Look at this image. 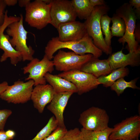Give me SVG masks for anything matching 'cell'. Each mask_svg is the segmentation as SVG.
Returning <instances> with one entry per match:
<instances>
[{"instance_id": "cell-37", "label": "cell", "mask_w": 140, "mask_h": 140, "mask_svg": "<svg viewBox=\"0 0 140 140\" xmlns=\"http://www.w3.org/2000/svg\"><path fill=\"white\" fill-rule=\"evenodd\" d=\"M6 6H13L16 4L18 2L17 0H4Z\"/></svg>"}, {"instance_id": "cell-33", "label": "cell", "mask_w": 140, "mask_h": 140, "mask_svg": "<svg viewBox=\"0 0 140 140\" xmlns=\"http://www.w3.org/2000/svg\"><path fill=\"white\" fill-rule=\"evenodd\" d=\"M140 26H136L134 32V36L136 41L138 43L140 41Z\"/></svg>"}, {"instance_id": "cell-31", "label": "cell", "mask_w": 140, "mask_h": 140, "mask_svg": "<svg viewBox=\"0 0 140 140\" xmlns=\"http://www.w3.org/2000/svg\"><path fill=\"white\" fill-rule=\"evenodd\" d=\"M129 3L132 7H134V9H135L134 10L137 16H138L140 15V0H130L129 1Z\"/></svg>"}, {"instance_id": "cell-19", "label": "cell", "mask_w": 140, "mask_h": 140, "mask_svg": "<svg viewBox=\"0 0 140 140\" xmlns=\"http://www.w3.org/2000/svg\"><path fill=\"white\" fill-rule=\"evenodd\" d=\"M45 78L46 82L52 87L55 93L66 92L77 93L75 86L69 81L59 76L48 73Z\"/></svg>"}, {"instance_id": "cell-1", "label": "cell", "mask_w": 140, "mask_h": 140, "mask_svg": "<svg viewBox=\"0 0 140 140\" xmlns=\"http://www.w3.org/2000/svg\"><path fill=\"white\" fill-rule=\"evenodd\" d=\"M64 48L70 50L79 55L90 54L97 58L100 57L102 54V52L94 45L92 39L87 33L78 41L62 42L58 39V37L52 38L45 47V55L51 60L56 52Z\"/></svg>"}, {"instance_id": "cell-40", "label": "cell", "mask_w": 140, "mask_h": 140, "mask_svg": "<svg viewBox=\"0 0 140 140\" xmlns=\"http://www.w3.org/2000/svg\"></svg>"}, {"instance_id": "cell-15", "label": "cell", "mask_w": 140, "mask_h": 140, "mask_svg": "<svg viewBox=\"0 0 140 140\" xmlns=\"http://www.w3.org/2000/svg\"><path fill=\"white\" fill-rule=\"evenodd\" d=\"M34 86L31 93V100L34 108L41 113L46 106L52 100L55 93L49 84L38 85Z\"/></svg>"}, {"instance_id": "cell-24", "label": "cell", "mask_w": 140, "mask_h": 140, "mask_svg": "<svg viewBox=\"0 0 140 140\" xmlns=\"http://www.w3.org/2000/svg\"><path fill=\"white\" fill-rule=\"evenodd\" d=\"M111 20L113 24L110 27L112 36L123 37L125 30V23L123 19L115 13L111 18Z\"/></svg>"}, {"instance_id": "cell-21", "label": "cell", "mask_w": 140, "mask_h": 140, "mask_svg": "<svg viewBox=\"0 0 140 140\" xmlns=\"http://www.w3.org/2000/svg\"><path fill=\"white\" fill-rule=\"evenodd\" d=\"M77 17L81 19H86L91 15L94 8L89 0H72L71 1Z\"/></svg>"}, {"instance_id": "cell-12", "label": "cell", "mask_w": 140, "mask_h": 140, "mask_svg": "<svg viewBox=\"0 0 140 140\" xmlns=\"http://www.w3.org/2000/svg\"><path fill=\"white\" fill-rule=\"evenodd\" d=\"M8 13V11L6 10L5 13L4 23L0 28V49L4 51L0 58V61L1 62H4L9 58L11 64L15 65L22 60V57L21 54L12 46L10 41V36L7 34H5L4 32L10 24L19 21L20 17L14 16L9 17Z\"/></svg>"}, {"instance_id": "cell-3", "label": "cell", "mask_w": 140, "mask_h": 140, "mask_svg": "<svg viewBox=\"0 0 140 140\" xmlns=\"http://www.w3.org/2000/svg\"><path fill=\"white\" fill-rule=\"evenodd\" d=\"M19 20L13 22L7 27V34L11 37L10 41L12 46L21 54L22 61H30L33 58L34 51L30 45L27 44V35L28 33L23 25V17L20 15Z\"/></svg>"}, {"instance_id": "cell-30", "label": "cell", "mask_w": 140, "mask_h": 140, "mask_svg": "<svg viewBox=\"0 0 140 140\" xmlns=\"http://www.w3.org/2000/svg\"><path fill=\"white\" fill-rule=\"evenodd\" d=\"M6 6L4 0H0V28L4 21L5 9Z\"/></svg>"}, {"instance_id": "cell-38", "label": "cell", "mask_w": 140, "mask_h": 140, "mask_svg": "<svg viewBox=\"0 0 140 140\" xmlns=\"http://www.w3.org/2000/svg\"><path fill=\"white\" fill-rule=\"evenodd\" d=\"M0 140H11L6 135L5 131L4 130L0 131Z\"/></svg>"}, {"instance_id": "cell-14", "label": "cell", "mask_w": 140, "mask_h": 140, "mask_svg": "<svg viewBox=\"0 0 140 140\" xmlns=\"http://www.w3.org/2000/svg\"><path fill=\"white\" fill-rule=\"evenodd\" d=\"M57 29L58 39L62 42L78 41L87 34L84 23L76 20L60 25Z\"/></svg>"}, {"instance_id": "cell-9", "label": "cell", "mask_w": 140, "mask_h": 140, "mask_svg": "<svg viewBox=\"0 0 140 140\" xmlns=\"http://www.w3.org/2000/svg\"><path fill=\"white\" fill-rule=\"evenodd\" d=\"M54 67L52 61L49 60L45 55L40 60L34 58L23 68L24 74H29L25 80H33L34 86L46 84L45 76L47 73H51L54 70Z\"/></svg>"}, {"instance_id": "cell-32", "label": "cell", "mask_w": 140, "mask_h": 140, "mask_svg": "<svg viewBox=\"0 0 140 140\" xmlns=\"http://www.w3.org/2000/svg\"><path fill=\"white\" fill-rule=\"evenodd\" d=\"M91 5L94 7L97 6L102 5L106 4L103 0H89Z\"/></svg>"}, {"instance_id": "cell-20", "label": "cell", "mask_w": 140, "mask_h": 140, "mask_svg": "<svg viewBox=\"0 0 140 140\" xmlns=\"http://www.w3.org/2000/svg\"><path fill=\"white\" fill-rule=\"evenodd\" d=\"M129 73L128 68L122 67L113 70L108 75L100 77L97 79L100 84L107 87H111L116 80L128 76Z\"/></svg>"}, {"instance_id": "cell-39", "label": "cell", "mask_w": 140, "mask_h": 140, "mask_svg": "<svg viewBox=\"0 0 140 140\" xmlns=\"http://www.w3.org/2000/svg\"><path fill=\"white\" fill-rule=\"evenodd\" d=\"M133 140H139L138 138L136 139Z\"/></svg>"}, {"instance_id": "cell-25", "label": "cell", "mask_w": 140, "mask_h": 140, "mask_svg": "<svg viewBox=\"0 0 140 140\" xmlns=\"http://www.w3.org/2000/svg\"><path fill=\"white\" fill-rule=\"evenodd\" d=\"M57 122L54 116L51 117L47 123L31 140H43L48 136L58 127Z\"/></svg>"}, {"instance_id": "cell-23", "label": "cell", "mask_w": 140, "mask_h": 140, "mask_svg": "<svg viewBox=\"0 0 140 140\" xmlns=\"http://www.w3.org/2000/svg\"><path fill=\"white\" fill-rule=\"evenodd\" d=\"M136 78L129 82L126 81L124 78H121L115 81L110 87L112 90L115 91L118 96L122 94L127 88L139 89V88L136 86V83L138 80Z\"/></svg>"}, {"instance_id": "cell-28", "label": "cell", "mask_w": 140, "mask_h": 140, "mask_svg": "<svg viewBox=\"0 0 140 140\" xmlns=\"http://www.w3.org/2000/svg\"><path fill=\"white\" fill-rule=\"evenodd\" d=\"M62 140H82L80 130L76 128L67 130Z\"/></svg>"}, {"instance_id": "cell-17", "label": "cell", "mask_w": 140, "mask_h": 140, "mask_svg": "<svg viewBox=\"0 0 140 140\" xmlns=\"http://www.w3.org/2000/svg\"><path fill=\"white\" fill-rule=\"evenodd\" d=\"M107 60L112 70L124 67L128 65L133 67L139 66L140 63V47L136 51L127 54H124L121 50L112 54Z\"/></svg>"}, {"instance_id": "cell-5", "label": "cell", "mask_w": 140, "mask_h": 140, "mask_svg": "<svg viewBox=\"0 0 140 140\" xmlns=\"http://www.w3.org/2000/svg\"><path fill=\"white\" fill-rule=\"evenodd\" d=\"M51 2L47 4L43 0L30 2L25 7V22L38 30L45 27L51 22Z\"/></svg>"}, {"instance_id": "cell-35", "label": "cell", "mask_w": 140, "mask_h": 140, "mask_svg": "<svg viewBox=\"0 0 140 140\" xmlns=\"http://www.w3.org/2000/svg\"><path fill=\"white\" fill-rule=\"evenodd\" d=\"M31 1L30 0H19L18 2L19 6L20 7H25Z\"/></svg>"}, {"instance_id": "cell-4", "label": "cell", "mask_w": 140, "mask_h": 140, "mask_svg": "<svg viewBox=\"0 0 140 140\" xmlns=\"http://www.w3.org/2000/svg\"><path fill=\"white\" fill-rule=\"evenodd\" d=\"M116 13L123 19L125 26L124 35L119 39L118 41L123 45L125 43H127L129 53L136 51L139 47L134 36L137 18L134 9L129 3H125L116 9Z\"/></svg>"}, {"instance_id": "cell-16", "label": "cell", "mask_w": 140, "mask_h": 140, "mask_svg": "<svg viewBox=\"0 0 140 140\" xmlns=\"http://www.w3.org/2000/svg\"><path fill=\"white\" fill-rule=\"evenodd\" d=\"M73 93L71 92L55 93L52 100L47 107V109L54 116L58 126L66 127L63 114L68 101Z\"/></svg>"}, {"instance_id": "cell-18", "label": "cell", "mask_w": 140, "mask_h": 140, "mask_svg": "<svg viewBox=\"0 0 140 140\" xmlns=\"http://www.w3.org/2000/svg\"><path fill=\"white\" fill-rule=\"evenodd\" d=\"M92 74L97 78L106 76L112 71L107 60H100L93 56L80 70Z\"/></svg>"}, {"instance_id": "cell-22", "label": "cell", "mask_w": 140, "mask_h": 140, "mask_svg": "<svg viewBox=\"0 0 140 140\" xmlns=\"http://www.w3.org/2000/svg\"><path fill=\"white\" fill-rule=\"evenodd\" d=\"M113 128L108 127L102 130H88L82 128L81 135L82 140H109V136Z\"/></svg>"}, {"instance_id": "cell-11", "label": "cell", "mask_w": 140, "mask_h": 140, "mask_svg": "<svg viewBox=\"0 0 140 140\" xmlns=\"http://www.w3.org/2000/svg\"><path fill=\"white\" fill-rule=\"evenodd\" d=\"M50 24L56 28L60 25L75 21L77 17L71 1L52 0Z\"/></svg>"}, {"instance_id": "cell-8", "label": "cell", "mask_w": 140, "mask_h": 140, "mask_svg": "<svg viewBox=\"0 0 140 140\" xmlns=\"http://www.w3.org/2000/svg\"><path fill=\"white\" fill-rule=\"evenodd\" d=\"M33 86L34 82L32 80L26 82L18 80L9 86L0 95V98L9 103H25L31 100Z\"/></svg>"}, {"instance_id": "cell-27", "label": "cell", "mask_w": 140, "mask_h": 140, "mask_svg": "<svg viewBox=\"0 0 140 140\" xmlns=\"http://www.w3.org/2000/svg\"><path fill=\"white\" fill-rule=\"evenodd\" d=\"M67 131L66 127L58 126L48 136L43 140H62Z\"/></svg>"}, {"instance_id": "cell-29", "label": "cell", "mask_w": 140, "mask_h": 140, "mask_svg": "<svg viewBox=\"0 0 140 140\" xmlns=\"http://www.w3.org/2000/svg\"><path fill=\"white\" fill-rule=\"evenodd\" d=\"M12 114V111L10 110H0V131L4 130L7 120Z\"/></svg>"}, {"instance_id": "cell-7", "label": "cell", "mask_w": 140, "mask_h": 140, "mask_svg": "<svg viewBox=\"0 0 140 140\" xmlns=\"http://www.w3.org/2000/svg\"><path fill=\"white\" fill-rule=\"evenodd\" d=\"M109 117L104 109L92 107L80 114L79 122L82 128L88 130L97 131L108 127Z\"/></svg>"}, {"instance_id": "cell-13", "label": "cell", "mask_w": 140, "mask_h": 140, "mask_svg": "<svg viewBox=\"0 0 140 140\" xmlns=\"http://www.w3.org/2000/svg\"><path fill=\"white\" fill-rule=\"evenodd\" d=\"M58 75L74 84L77 88V93L80 95L96 88L100 84L97 78L80 70L63 72Z\"/></svg>"}, {"instance_id": "cell-6", "label": "cell", "mask_w": 140, "mask_h": 140, "mask_svg": "<svg viewBox=\"0 0 140 140\" xmlns=\"http://www.w3.org/2000/svg\"><path fill=\"white\" fill-rule=\"evenodd\" d=\"M93 56L90 54L81 55L73 52H66L60 49L54 56L52 61L57 70L66 72L80 70Z\"/></svg>"}, {"instance_id": "cell-2", "label": "cell", "mask_w": 140, "mask_h": 140, "mask_svg": "<svg viewBox=\"0 0 140 140\" xmlns=\"http://www.w3.org/2000/svg\"><path fill=\"white\" fill-rule=\"evenodd\" d=\"M109 10V7L106 4L95 6L92 14L84 23L87 33L92 39L94 45L107 55L111 54L112 48L104 41L100 20L101 17L106 14Z\"/></svg>"}, {"instance_id": "cell-34", "label": "cell", "mask_w": 140, "mask_h": 140, "mask_svg": "<svg viewBox=\"0 0 140 140\" xmlns=\"http://www.w3.org/2000/svg\"><path fill=\"white\" fill-rule=\"evenodd\" d=\"M9 86L8 82L6 81L0 83V95L6 90Z\"/></svg>"}, {"instance_id": "cell-10", "label": "cell", "mask_w": 140, "mask_h": 140, "mask_svg": "<svg viewBox=\"0 0 140 140\" xmlns=\"http://www.w3.org/2000/svg\"><path fill=\"white\" fill-rule=\"evenodd\" d=\"M140 134V116L135 115L126 118L115 125L109 136V140H133Z\"/></svg>"}, {"instance_id": "cell-26", "label": "cell", "mask_w": 140, "mask_h": 140, "mask_svg": "<svg viewBox=\"0 0 140 140\" xmlns=\"http://www.w3.org/2000/svg\"><path fill=\"white\" fill-rule=\"evenodd\" d=\"M111 21V18L107 14L102 16L100 20L102 33L105 35L104 41L107 45L109 46H111V39L112 37L110 27Z\"/></svg>"}, {"instance_id": "cell-36", "label": "cell", "mask_w": 140, "mask_h": 140, "mask_svg": "<svg viewBox=\"0 0 140 140\" xmlns=\"http://www.w3.org/2000/svg\"><path fill=\"white\" fill-rule=\"evenodd\" d=\"M6 134L8 137L11 140L13 138L15 135V131L12 130H9L5 131Z\"/></svg>"}]
</instances>
